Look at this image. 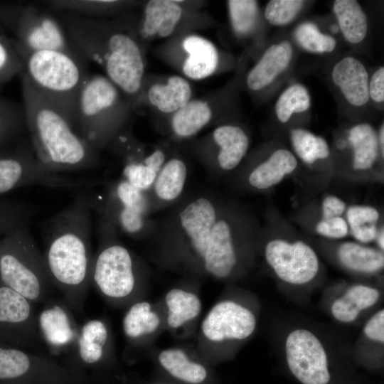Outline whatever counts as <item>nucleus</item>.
<instances>
[{"label":"nucleus","mask_w":384,"mask_h":384,"mask_svg":"<svg viewBox=\"0 0 384 384\" xmlns=\"http://www.w3.org/2000/svg\"><path fill=\"white\" fill-rule=\"evenodd\" d=\"M65 209L43 224V255L53 284L73 310L82 307L91 284L94 255L91 247L92 207L89 192L82 191Z\"/></svg>","instance_id":"nucleus-1"},{"label":"nucleus","mask_w":384,"mask_h":384,"mask_svg":"<svg viewBox=\"0 0 384 384\" xmlns=\"http://www.w3.org/2000/svg\"><path fill=\"white\" fill-rule=\"evenodd\" d=\"M20 77L26 132L37 159L58 173L97 166L99 152L85 141L57 107L24 77Z\"/></svg>","instance_id":"nucleus-2"},{"label":"nucleus","mask_w":384,"mask_h":384,"mask_svg":"<svg viewBox=\"0 0 384 384\" xmlns=\"http://www.w3.org/2000/svg\"><path fill=\"white\" fill-rule=\"evenodd\" d=\"M19 48L23 63L20 76L57 107L75 128L78 97L89 74L87 60L82 55L60 50Z\"/></svg>","instance_id":"nucleus-3"},{"label":"nucleus","mask_w":384,"mask_h":384,"mask_svg":"<svg viewBox=\"0 0 384 384\" xmlns=\"http://www.w3.org/2000/svg\"><path fill=\"white\" fill-rule=\"evenodd\" d=\"M120 92L107 76L99 74L89 73L81 87L75 129L97 152L121 133L127 112Z\"/></svg>","instance_id":"nucleus-4"},{"label":"nucleus","mask_w":384,"mask_h":384,"mask_svg":"<svg viewBox=\"0 0 384 384\" xmlns=\"http://www.w3.org/2000/svg\"><path fill=\"white\" fill-rule=\"evenodd\" d=\"M0 280L32 303L44 300L53 287L43 255L28 225L14 229L1 240Z\"/></svg>","instance_id":"nucleus-5"},{"label":"nucleus","mask_w":384,"mask_h":384,"mask_svg":"<svg viewBox=\"0 0 384 384\" xmlns=\"http://www.w3.org/2000/svg\"><path fill=\"white\" fill-rule=\"evenodd\" d=\"M0 31L27 50L53 49L82 55L55 12L42 2L0 3Z\"/></svg>","instance_id":"nucleus-6"},{"label":"nucleus","mask_w":384,"mask_h":384,"mask_svg":"<svg viewBox=\"0 0 384 384\" xmlns=\"http://www.w3.org/2000/svg\"><path fill=\"white\" fill-rule=\"evenodd\" d=\"M99 247L94 255L91 284L105 298L122 301L135 290L137 262L130 250L117 238V231L106 220L100 218Z\"/></svg>","instance_id":"nucleus-7"},{"label":"nucleus","mask_w":384,"mask_h":384,"mask_svg":"<svg viewBox=\"0 0 384 384\" xmlns=\"http://www.w3.org/2000/svg\"><path fill=\"white\" fill-rule=\"evenodd\" d=\"M97 183L50 170L37 159L28 137L0 151V195L28 186L74 189Z\"/></svg>","instance_id":"nucleus-8"},{"label":"nucleus","mask_w":384,"mask_h":384,"mask_svg":"<svg viewBox=\"0 0 384 384\" xmlns=\"http://www.w3.org/2000/svg\"><path fill=\"white\" fill-rule=\"evenodd\" d=\"M0 383L87 384V379L75 368L0 343Z\"/></svg>","instance_id":"nucleus-9"},{"label":"nucleus","mask_w":384,"mask_h":384,"mask_svg":"<svg viewBox=\"0 0 384 384\" xmlns=\"http://www.w3.org/2000/svg\"><path fill=\"white\" fill-rule=\"evenodd\" d=\"M246 233L240 218L223 206L211 228L210 245L201 268L215 278L228 277L238 263V242Z\"/></svg>","instance_id":"nucleus-10"},{"label":"nucleus","mask_w":384,"mask_h":384,"mask_svg":"<svg viewBox=\"0 0 384 384\" xmlns=\"http://www.w3.org/2000/svg\"><path fill=\"white\" fill-rule=\"evenodd\" d=\"M41 338L33 303L0 280V343L33 348Z\"/></svg>","instance_id":"nucleus-11"},{"label":"nucleus","mask_w":384,"mask_h":384,"mask_svg":"<svg viewBox=\"0 0 384 384\" xmlns=\"http://www.w3.org/2000/svg\"><path fill=\"white\" fill-rule=\"evenodd\" d=\"M285 356L292 374L302 384H329L328 358L320 340L309 330L298 329L289 334Z\"/></svg>","instance_id":"nucleus-12"},{"label":"nucleus","mask_w":384,"mask_h":384,"mask_svg":"<svg viewBox=\"0 0 384 384\" xmlns=\"http://www.w3.org/2000/svg\"><path fill=\"white\" fill-rule=\"evenodd\" d=\"M265 257L275 274L283 282L301 285L313 280L319 270L314 250L302 240L289 242L281 238L270 240Z\"/></svg>","instance_id":"nucleus-13"},{"label":"nucleus","mask_w":384,"mask_h":384,"mask_svg":"<svg viewBox=\"0 0 384 384\" xmlns=\"http://www.w3.org/2000/svg\"><path fill=\"white\" fill-rule=\"evenodd\" d=\"M256 328L253 313L233 301H222L215 304L201 324L203 336L208 340H242L250 336Z\"/></svg>","instance_id":"nucleus-14"},{"label":"nucleus","mask_w":384,"mask_h":384,"mask_svg":"<svg viewBox=\"0 0 384 384\" xmlns=\"http://www.w3.org/2000/svg\"><path fill=\"white\" fill-rule=\"evenodd\" d=\"M89 196L92 210L110 223L117 232L134 238H142L155 233L158 225L149 216L121 205L104 193L89 192Z\"/></svg>","instance_id":"nucleus-15"},{"label":"nucleus","mask_w":384,"mask_h":384,"mask_svg":"<svg viewBox=\"0 0 384 384\" xmlns=\"http://www.w3.org/2000/svg\"><path fill=\"white\" fill-rule=\"evenodd\" d=\"M187 176L188 168L182 159L175 156L166 161L151 187L146 191L151 213L179 201Z\"/></svg>","instance_id":"nucleus-16"},{"label":"nucleus","mask_w":384,"mask_h":384,"mask_svg":"<svg viewBox=\"0 0 384 384\" xmlns=\"http://www.w3.org/2000/svg\"><path fill=\"white\" fill-rule=\"evenodd\" d=\"M211 138L217 151L208 166L212 171L227 172L235 169L246 155L250 139L238 126L223 124L216 127Z\"/></svg>","instance_id":"nucleus-17"},{"label":"nucleus","mask_w":384,"mask_h":384,"mask_svg":"<svg viewBox=\"0 0 384 384\" xmlns=\"http://www.w3.org/2000/svg\"><path fill=\"white\" fill-rule=\"evenodd\" d=\"M331 78L351 105L359 107L368 102V73L359 60L351 56L342 58L334 66Z\"/></svg>","instance_id":"nucleus-18"},{"label":"nucleus","mask_w":384,"mask_h":384,"mask_svg":"<svg viewBox=\"0 0 384 384\" xmlns=\"http://www.w3.org/2000/svg\"><path fill=\"white\" fill-rule=\"evenodd\" d=\"M183 9L176 1H149L144 9L139 35L143 38L170 36L180 21Z\"/></svg>","instance_id":"nucleus-19"},{"label":"nucleus","mask_w":384,"mask_h":384,"mask_svg":"<svg viewBox=\"0 0 384 384\" xmlns=\"http://www.w3.org/2000/svg\"><path fill=\"white\" fill-rule=\"evenodd\" d=\"M47 306L38 317L41 337L58 348L75 343L78 332L74 329L68 305L64 302Z\"/></svg>","instance_id":"nucleus-20"},{"label":"nucleus","mask_w":384,"mask_h":384,"mask_svg":"<svg viewBox=\"0 0 384 384\" xmlns=\"http://www.w3.org/2000/svg\"><path fill=\"white\" fill-rule=\"evenodd\" d=\"M187 53L182 70L188 78L198 80L210 76L216 70L218 53L214 44L198 35L186 37L182 43Z\"/></svg>","instance_id":"nucleus-21"},{"label":"nucleus","mask_w":384,"mask_h":384,"mask_svg":"<svg viewBox=\"0 0 384 384\" xmlns=\"http://www.w3.org/2000/svg\"><path fill=\"white\" fill-rule=\"evenodd\" d=\"M292 56V46L287 41L270 46L249 72L247 87L257 91L269 85L287 68Z\"/></svg>","instance_id":"nucleus-22"},{"label":"nucleus","mask_w":384,"mask_h":384,"mask_svg":"<svg viewBox=\"0 0 384 384\" xmlns=\"http://www.w3.org/2000/svg\"><path fill=\"white\" fill-rule=\"evenodd\" d=\"M297 166L295 156L289 150L279 149L254 167L247 175L249 185L257 190H266L281 182Z\"/></svg>","instance_id":"nucleus-23"},{"label":"nucleus","mask_w":384,"mask_h":384,"mask_svg":"<svg viewBox=\"0 0 384 384\" xmlns=\"http://www.w3.org/2000/svg\"><path fill=\"white\" fill-rule=\"evenodd\" d=\"M380 298L379 291L365 284H353L331 304L333 316L341 323L355 321L362 311L373 306Z\"/></svg>","instance_id":"nucleus-24"},{"label":"nucleus","mask_w":384,"mask_h":384,"mask_svg":"<svg viewBox=\"0 0 384 384\" xmlns=\"http://www.w3.org/2000/svg\"><path fill=\"white\" fill-rule=\"evenodd\" d=\"M192 90L183 77L172 75L165 84L155 83L147 91L150 104L163 113H174L190 100Z\"/></svg>","instance_id":"nucleus-25"},{"label":"nucleus","mask_w":384,"mask_h":384,"mask_svg":"<svg viewBox=\"0 0 384 384\" xmlns=\"http://www.w3.org/2000/svg\"><path fill=\"white\" fill-rule=\"evenodd\" d=\"M108 337L107 327L102 320L92 319L84 324L75 341L79 360L88 366L100 363L105 353Z\"/></svg>","instance_id":"nucleus-26"},{"label":"nucleus","mask_w":384,"mask_h":384,"mask_svg":"<svg viewBox=\"0 0 384 384\" xmlns=\"http://www.w3.org/2000/svg\"><path fill=\"white\" fill-rule=\"evenodd\" d=\"M340 262L349 270L374 274L384 267L383 251L356 242H344L337 250Z\"/></svg>","instance_id":"nucleus-27"},{"label":"nucleus","mask_w":384,"mask_h":384,"mask_svg":"<svg viewBox=\"0 0 384 384\" xmlns=\"http://www.w3.org/2000/svg\"><path fill=\"white\" fill-rule=\"evenodd\" d=\"M212 111L204 100H190L175 112L171 121L174 136L180 139L190 138L198 133L210 121Z\"/></svg>","instance_id":"nucleus-28"},{"label":"nucleus","mask_w":384,"mask_h":384,"mask_svg":"<svg viewBox=\"0 0 384 384\" xmlns=\"http://www.w3.org/2000/svg\"><path fill=\"white\" fill-rule=\"evenodd\" d=\"M353 149V168L356 171L370 169L378 156L379 144L376 132L367 123L351 128L348 136Z\"/></svg>","instance_id":"nucleus-29"},{"label":"nucleus","mask_w":384,"mask_h":384,"mask_svg":"<svg viewBox=\"0 0 384 384\" xmlns=\"http://www.w3.org/2000/svg\"><path fill=\"white\" fill-rule=\"evenodd\" d=\"M333 8L345 38L351 43L361 42L368 32V21L359 3L356 0H336Z\"/></svg>","instance_id":"nucleus-30"},{"label":"nucleus","mask_w":384,"mask_h":384,"mask_svg":"<svg viewBox=\"0 0 384 384\" xmlns=\"http://www.w3.org/2000/svg\"><path fill=\"white\" fill-rule=\"evenodd\" d=\"M25 133L27 132L23 104L0 95V151L22 139Z\"/></svg>","instance_id":"nucleus-31"},{"label":"nucleus","mask_w":384,"mask_h":384,"mask_svg":"<svg viewBox=\"0 0 384 384\" xmlns=\"http://www.w3.org/2000/svg\"><path fill=\"white\" fill-rule=\"evenodd\" d=\"M160 364L173 376L184 382L198 384L207 377L206 368L192 361L186 353L179 348H168L159 355Z\"/></svg>","instance_id":"nucleus-32"},{"label":"nucleus","mask_w":384,"mask_h":384,"mask_svg":"<svg viewBox=\"0 0 384 384\" xmlns=\"http://www.w3.org/2000/svg\"><path fill=\"white\" fill-rule=\"evenodd\" d=\"M168 309L167 324L177 329L199 315L201 302L195 294L182 289L169 290L165 297Z\"/></svg>","instance_id":"nucleus-33"},{"label":"nucleus","mask_w":384,"mask_h":384,"mask_svg":"<svg viewBox=\"0 0 384 384\" xmlns=\"http://www.w3.org/2000/svg\"><path fill=\"white\" fill-rule=\"evenodd\" d=\"M159 324V315L151 310V304L145 301L134 303L122 320L123 331L130 339H137L154 332Z\"/></svg>","instance_id":"nucleus-34"},{"label":"nucleus","mask_w":384,"mask_h":384,"mask_svg":"<svg viewBox=\"0 0 384 384\" xmlns=\"http://www.w3.org/2000/svg\"><path fill=\"white\" fill-rule=\"evenodd\" d=\"M103 193L125 207L146 216L151 215L146 192L133 186L123 178L107 183Z\"/></svg>","instance_id":"nucleus-35"},{"label":"nucleus","mask_w":384,"mask_h":384,"mask_svg":"<svg viewBox=\"0 0 384 384\" xmlns=\"http://www.w3.org/2000/svg\"><path fill=\"white\" fill-rule=\"evenodd\" d=\"M290 139L296 154L306 164H311L330 155L326 141L308 130L294 129L291 131Z\"/></svg>","instance_id":"nucleus-36"},{"label":"nucleus","mask_w":384,"mask_h":384,"mask_svg":"<svg viewBox=\"0 0 384 384\" xmlns=\"http://www.w3.org/2000/svg\"><path fill=\"white\" fill-rule=\"evenodd\" d=\"M310 106V96L305 87L294 84L288 87L279 97L275 105L277 119L287 122L294 113L303 112Z\"/></svg>","instance_id":"nucleus-37"},{"label":"nucleus","mask_w":384,"mask_h":384,"mask_svg":"<svg viewBox=\"0 0 384 384\" xmlns=\"http://www.w3.org/2000/svg\"><path fill=\"white\" fill-rule=\"evenodd\" d=\"M23 67L18 44L0 31V85L20 75Z\"/></svg>","instance_id":"nucleus-38"},{"label":"nucleus","mask_w":384,"mask_h":384,"mask_svg":"<svg viewBox=\"0 0 384 384\" xmlns=\"http://www.w3.org/2000/svg\"><path fill=\"white\" fill-rule=\"evenodd\" d=\"M33 215L31 207L23 202L0 198V235L28 225Z\"/></svg>","instance_id":"nucleus-39"},{"label":"nucleus","mask_w":384,"mask_h":384,"mask_svg":"<svg viewBox=\"0 0 384 384\" xmlns=\"http://www.w3.org/2000/svg\"><path fill=\"white\" fill-rule=\"evenodd\" d=\"M120 150L125 151L122 178L133 186L146 192L154 183L157 173L146 166L129 147Z\"/></svg>","instance_id":"nucleus-40"},{"label":"nucleus","mask_w":384,"mask_h":384,"mask_svg":"<svg viewBox=\"0 0 384 384\" xmlns=\"http://www.w3.org/2000/svg\"><path fill=\"white\" fill-rule=\"evenodd\" d=\"M295 38L305 50L314 53H331L336 46V41L332 36L322 33L312 23H304L295 31Z\"/></svg>","instance_id":"nucleus-41"},{"label":"nucleus","mask_w":384,"mask_h":384,"mask_svg":"<svg viewBox=\"0 0 384 384\" xmlns=\"http://www.w3.org/2000/svg\"><path fill=\"white\" fill-rule=\"evenodd\" d=\"M228 5L234 31L240 35L249 33L256 21L257 2L253 0H230Z\"/></svg>","instance_id":"nucleus-42"},{"label":"nucleus","mask_w":384,"mask_h":384,"mask_svg":"<svg viewBox=\"0 0 384 384\" xmlns=\"http://www.w3.org/2000/svg\"><path fill=\"white\" fill-rule=\"evenodd\" d=\"M303 5L301 0H272L265 7V17L272 25H285L294 19Z\"/></svg>","instance_id":"nucleus-43"},{"label":"nucleus","mask_w":384,"mask_h":384,"mask_svg":"<svg viewBox=\"0 0 384 384\" xmlns=\"http://www.w3.org/2000/svg\"><path fill=\"white\" fill-rule=\"evenodd\" d=\"M379 218V211L375 207L353 205L347 209L346 220L350 231L361 227L377 225Z\"/></svg>","instance_id":"nucleus-44"},{"label":"nucleus","mask_w":384,"mask_h":384,"mask_svg":"<svg viewBox=\"0 0 384 384\" xmlns=\"http://www.w3.org/2000/svg\"><path fill=\"white\" fill-rule=\"evenodd\" d=\"M316 232L327 238L341 239L348 235L349 228L346 219L338 216L322 218L316 225Z\"/></svg>","instance_id":"nucleus-45"},{"label":"nucleus","mask_w":384,"mask_h":384,"mask_svg":"<svg viewBox=\"0 0 384 384\" xmlns=\"http://www.w3.org/2000/svg\"><path fill=\"white\" fill-rule=\"evenodd\" d=\"M363 332L370 340L384 343V310L382 309L373 314L366 322Z\"/></svg>","instance_id":"nucleus-46"},{"label":"nucleus","mask_w":384,"mask_h":384,"mask_svg":"<svg viewBox=\"0 0 384 384\" xmlns=\"http://www.w3.org/2000/svg\"><path fill=\"white\" fill-rule=\"evenodd\" d=\"M346 210V203L336 196L325 197L321 203L322 218L341 216Z\"/></svg>","instance_id":"nucleus-47"},{"label":"nucleus","mask_w":384,"mask_h":384,"mask_svg":"<svg viewBox=\"0 0 384 384\" xmlns=\"http://www.w3.org/2000/svg\"><path fill=\"white\" fill-rule=\"evenodd\" d=\"M369 97L375 102L384 100V68L380 67L373 74L368 84Z\"/></svg>","instance_id":"nucleus-48"},{"label":"nucleus","mask_w":384,"mask_h":384,"mask_svg":"<svg viewBox=\"0 0 384 384\" xmlns=\"http://www.w3.org/2000/svg\"><path fill=\"white\" fill-rule=\"evenodd\" d=\"M353 237L361 244L375 240L378 233L377 225H370L350 230Z\"/></svg>","instance_id":"nucleus-49"},{"label":"nucleus","mask_w":384,"mask_h":384,"mask_svg":"<svg viewBox=\"0 0 384 384\" xmlns=\"http://www.w3.org/2000/svg\"><path fill=\"white\" fill-rule=\"evenodd\" d=\"M378 140L379 147L380 149L382 155L383 156V155H384V127H383V124L381 125V127L380 128L379 134H378Z\"/></svg>","instance_id":"nucleus-50"},{"label":"nucleus","mask_w":384,"mask_h":384,"mask_svg":"<svg viewBox=\"0 0 384 384\" xmlns=\"http://www.w3.org/2000/svg\"><path fill=\"white\" fill-rule=\"evenodd\" d=\"M376 242L378 246L379 247L380 250L383 251L384 249V231L383 229L378 230V235L376 236Z\"/></svg>","instance_id":"nucleus-51"},{"label":"nucleus","mask_w":384,"mask_h":384,"mask_svg":"<svg viewBox=\"0 0 384 384\" xmlns=\"http://www.w3.org/2000/svg\"><path fill=\"white\" fill-rule=\"evenodd\" d=\"M331 30L332 31V32L336 33V32H338V31L339 30V28H338V26H336V25H333V26L331 27Z\"/></svg>","instance_id":"nucleus-52"},{"label":"nucleus","mask_w":384,"mask_h":384,"mask_svg":"<svg viewBox=\"0 0 384 384\" xmlns=\"http://www.w3.org/2000/svg\"><path fill=\"white\" fill-rule=\"evenodd\" d=\"M1 240H0V254H1Z\"/></svg>","instance_id":"nucleus-53"},{"label":"nucleus","mask_w":384,"mask_h":384,"mask_svg":"<svg viewBox=\"0 0 384 384\" xmlns=\"http://www.w3.org/2000/svg\"><path fill=\"white\" fill-rule=\"evenodd\" d=\"M0 384H21V383H0Z\"/></svg>","instance_id":"nucleus-54"}]
</instances>
